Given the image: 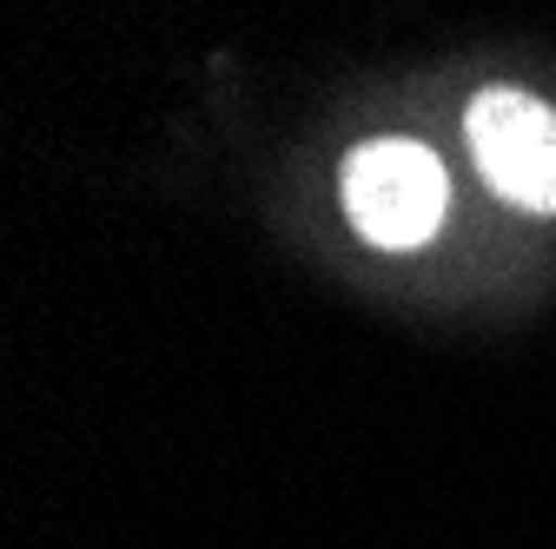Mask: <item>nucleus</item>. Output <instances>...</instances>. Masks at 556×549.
<instances>
[{"mask_svg":"<svg viewBox=\"0 0 556 549\" xmlns=\"http://www.w3.org/2000/svg\"><path fill=\"white\" fill-rule=\"evenodd\" d=\"M344 213L352 226L384 245V252H417L431 245V232L444 226V205H451V179L444 159L417 140H371L344 159Z\"/></svg>","mask_w":556,"mask_h":549,"instance_id":"f257e3e1","label":"nucleus"},{"mask_svg":"<svg viewBox=\"0 0 556 549\" xmlns=\"http://www.w3.org/2000/svg\"><path fill=\"white\" fill-rule=\"evenodd\" d=\"M470 159L504 205L517 213H556V106L517 87L477 93L464 113Z\"/></svg>","mask_w":556,"mask_h":549,"instance_id":"f03ea898","label":"nucleus"}]
</instances>
